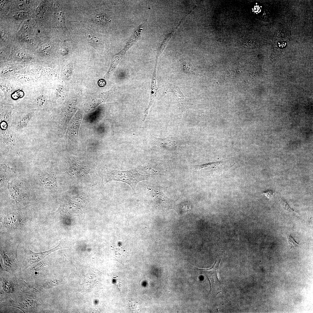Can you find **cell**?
<instances>
[{
  "mask_svg": "<svg viewBox=\"0 0 313 313\" xmlns=\"http://www.w3.org/2000/svg\"><path fill=\"white\" fill-rule=\"evenodd\" d=\"M4 223L8 230L18 229L23 225L24 219L18 212H14L7 214L4 219Z\"/></svg>",
  "mask_w": 313,
  "mask_h": 313,
  "instance_id": "7",
  "label": "cell"
},
{
  "mask_svg": "<svg viewBox=\"0 0 313 313\" xmlns=\"http://www.w3.org/2000/svg\"><path fill=\"white\" fill-rule=\"evenodd\" d=\"M36 103L40 107H43L45 105L46 101L44 96L41 95L38 97L36 100Z\"/></svg>",
  "mask_w": 313,
  "mask_h": 313,
  "instance_id": "14",
  "label": "cell"
},
{
  "mask_svg": "<svg viewBox=\"0 0 313 313\" xmlns=\"http://www.w3.org/2000/svg\"><path fill=\"white\" fill-rule=\"evenodd\" d=\"M287 238L288 245L290 248L296 247L298 246V244L291 236H288Z\"/></svg>",
  "mask_w": 313,
  "mask_h": 313,
  "instance_id": "15",
  "label": "cell"
},
{
  "mask_svg": "<svg viewBox=\"0 0 313 313\" xmlns=\"http://www.w3.org/2000/svg\"><path fill=\"white\" fill-rule=\"evenodd\" d=\"M51 175L46 174H42L41 177V181L46 185H55L56 182L55 178Z\"/></svg>",
  "mask_w": 313,
  "mask_h": 313,
  "instance_id": "9",
  "label": "cell"
},
{
  "mask_svg": "<svg viewBox=\"0 0 313 313\" xmlns=\"http://www.w3.org/2000/svg\"><path fill=\"white\" fill-rule=\"evenodd\" d=\"M151 139L154 144L167 150L174 149L181 145L188 143L185 140L173 137L161 138L151 135Z\"/></svg>",
  "mask_w": 313,
  "mask_h": 313,
  "instance_id": "6",
  "label": "cell"
},
{
  "mask_svg": "<svg viewBox=\"0 0 313 313\" xmlns=\"http://www.w3.org/2000/svg\"><path fill=\"white\" fill-rule=\"evenodd\" d=\"M18 79L20 81L28 82L31 81L32 78L31 77L28 75H22L18 77Z\"/></svg>",
  "mask_w": 313,
  "mask_h": 313,
  "instance_id": "17",
  "label": "cell"
},
{
  "mask_svg": "<svg viewBox=\"0 0 313 313\" xmlns=\"http://www.w3.org/2000/svg\"><path fill=\"white\" fill-rule=\"evenodd\" d=\"M23 95V92L20 91H18L15 92L12 95V97L13 98L17 99L22 97Z\"/></svg>",
  "mask_w": 313,
  "mask_h": 313,
  "instance_id": "19",
  "label": "cell"
},
{
  "mask_svg": "<svg viewBox=\"0 0 313 313\" xmlns=\"http://www.w3.org/2000/svg\"><path fill=\"white\" fill-rule=\"evenodd\" d=\"M263 193L268 198H270L272 196L274 192L272 190H267Z\"/></svg>",
  "mask_w": 313,
  "mask_h": 313,
  "instance_id": "20",
  "label": "cell"
},
{
  "mask_svg": "<svg viewBox=\"0 0 313 313\" xmlns=\"http://www.w3.org/2000/svg\"><path fill=\"white\" fill-rule=\"evenodd\" d=\"M194 167L202 176L209 177L221 174L224 170L223 161L194 165Z\"/></svg>",
  "mask_w": 313,
  "mask_h": 313,
  "instance_id": "4",
  "label": "cell"
},
{
  "mask_svg": "<svg viewBox=\"0 0 313 313\" xmlns=\"http://www.w3.org/2000/svg\"><path fill=\"white\" fill-rule=\"evenodd\" d=\"M167 92H171L176 97L178 101L180 112L182 113L187 110L194 108L193 104L185 97L176 85L170 83H167L166 87Z\"/></svg>",
  "mask_w": 313,
  "mask_h": 313,
  "instance_id": "5",
  "label": "cell"
},
{
  "mask_svg": "<svg viewBox=\"0 0 313 313\" xmlns=\"http://www.w3.org/2000/svg\"><path fill=\"white\" fill-rule=\"evenodd\" d=\"M40 52L45 54L47 53L49 51V47L46 44L41 46L40 48Z\"/></svg>",
  "mask_w": 313,
  "mask_h": 313,
  "instance_id": "18",
  "label": "cell"
},
{
  "mask_svg": "<svg viewBox=\"0 0 313 313\" xmlns=\"http://www.w3.org/2000/svg\"><path fill=\"white\" fill-rule=\"evenodd\" d=\"M100 174L104 184L112 181H122L128 184L134 193L138 183L146 180L148 178L147 176L140 174L135 169L121 171L104 166L101 169Z\"/></svg>",
  "mask_w": 313,
  "mask_h": 313,
  "instance_id": "1",
  "label": "cell"
},
{
  "mask_svg": "<svg viewBox=\"0 0 313 313\" xmlns=\"http://www.w3.org/2000/svg\"><path fill=\"white\" fill-rule=\"evenodd\" d=\"M2 88L3 90L5 92H7L9 90L8 86L6 84H3L2 85Z\"/></svg>",
  "mask_w": 313,
  "mask_h": 313,
  "instance_id": "21",
  "label": "cell"
},
{
  "mask_svg": "<svg viewBox=\"0 0 313 313\" xmlns=\"http://www.w3.org/2000/svg\"><path fill=\"white\" fill-rule=\"evenodd\" d=\"M69 246L64 241H61L56 247L48 250L40 252H35L29 248L25 247L24 255L23 262V268L25 269L34 263L42 260L52 252L59 249L68 248Z\"/></svg>",
  "mask_w": 313,
  "mask_h": 313,
  "instance_id": "2",
  "label": "cell"
},
{
  "mask_svg": "<svg viewBox=\"0 0 313 313\" xmlns=\"http://www.w3.org/2000/svg\"><path fill=\"white\" fill-rule=\"evenodd\" d=\"M56 20L57 23L60 26L63 28L67 29L65 23L64 16L63 12H61L59 14L57 13Z\"/></svg>",
  "mask_w": 313,
  "mask_h": 313,
  "instance_id": "11",
  "label": "cell"
},
{
  "mask_svg": "<svg viewBox=\"0 0 313 313\" xmlns=\"http://www.w3.org/2000/svg\"><path fill=\"white\" fill-rule=\"evenodd\" d=\"M31 117V115L28 114L23 117L19 123L18 125L19 128H22L26 125L28 122L30 120Z\"/></svg>",
  "mask_w": 313,
  "mask_h": 313,
  "instance_id": "13",
  "label": "cell"
},
{
  "mask_svg": "<svg viewBox=\"0 0 313 313\" xmlns=\"http://www.w3.org/2000/svg\"><path fill=\"white\" fill-rule=\"evenodd\" d=\"M280 202L282 207L288 212H291L293 211V210L291 209L287 204L283 201L282 199L280 200Z\"/></svg>",
  "mask_w": 313,
  "mask_h": 313,
  "instance_id": "16",
  "label": "cell"
},
{
  "mask_svg": "<svg viewBox=\"0 0 313 313\" xmlns=\"http://www.w3.org/2000/svg\"><path fill=\"white\" fill-rule=\"evenodd\" d=\"M2 279V288L4 292L9 295H13L16 290L13 280L8 278H3Z\"/></svg>",
  "mask_w": 313,
  "mask_h": 313,
  "instance_id": "8",
  "label": "cell"
},
{
  "mask_svg": "<svg viewBox=\"0 0 313 313\" xmlns=\"http://www.w3.org/2000/svg\"><path fill=\"white\" fill-rule=\"evenodd\" d=\"M59 281L57 280H51L47 281L40 285L42 288H48L52 287L59 284Z\"/></svg>",
  "mask_w": 313,
  "mask_h": 313,
  "instance_id": "12",
  "label": "cell"
},
{
  "mask_svg": "<svg viewBox=\"0 0 313 313\" xmlns=\"http://www.w3.org/2000/svg\"><path fill=\"white\" fill-rule=\"evenodd\" d=\"M217 262L216 261L212 267L206 269H200L195 267L197 270L204 272L209 280L211 288L210 292L213 291L216 295L219 292L225 290V287L221 282L219 276V264L221 261Z\"/></svg>",
  "mask_w": 313,
  "mask_h": 313,
  "instance_id": "3",
  "label": "cell"
},
{
  "mask_svg": "<svg viewBox=\"0 0 313 313\" xmlns=\"http://www.w3.org/2000/svg\"><path fill=\"white\" fill-rule=\"evenodd\" d=\"M181 62L183 70L185 72L195 74V72L193 70V66L191 63L183 60H182Z\"/></svg>",
  "mask_w": 313,
  "mask_h": 313,
  "instance_id": "10",
  "label": "cell"
}]
</instances>
